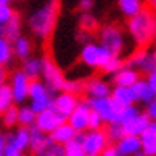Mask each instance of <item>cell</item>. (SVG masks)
I'll return each instance as SVG.
<instances>
[{
    "label": "cell",
    "mask_w": 156,
    "mask_h": 156,
    "mask_svg": "<svg viewBox=\"0 0 156 156\" xmlns=\"http://www.w3.org/2000/svg\"><path fill=\"white\" fill-rule=\"evenodd\" d=\"M58 13H59V2L58 0H49L38 10H35L27 19L30 32L38 40H48L58 23Z\"/></svg>",
    "instance_id": "obj_1"
},
{
    "label": "cell",
    "mask_w": 156,
    "mask_h": 156,
    "mask_svg": "<svg viewBox=\"0 0 156 156\" xmlns=\"http://www.w3.org/2000/svg\"><path fill=\"white\" fill-rule=\"evenodd\" d=\"M127 32L139 48H145L153 41L156 32L154 13L150 8H144L140 13L127 18Z\"/></svg>",
    "instance_id": "obj_2"
},
{
    "label": "cell",
    "mask_w": 156,
    "mask_h": 156,
    "mask_svg": "<svg viewBox=\"0 0 156 156\" xmlns=\"http://www.w3.org/2000/svg\"><path fill=\"white\" fill-rule=\"evenodd\" d=\"M99 41L112 56H121L126 49V40L124 34L118 26L107 24L99 29Z\"/></svg>",
    "instance_id": "obj_3"
},
{
    "label": "cell",
    "mask_w": 156,
    "mask_h": 156,
    "mask_svg": "<svg viewBox=\"0 0 156 156\" xmlns=\"http://www.w3.org/2000/svg\"><path fill=\"white\" fill-rule=\"evenodd\" d=\"M41 76H43V83L46 84L48 91L51 94H58L62 91V84L66 81V76H64L62 70L58 67L51 58H41Z\"/></svg>",
    "instance_id": "obj_4"
},
{
    "label": "cell",
    "mask_w": 156,
    "mask_h": 156,
    "mask_svg": "<svg viewBox=\"0 0 156 156\" xmlns=\"http://www.w3.org/2000/svg\"><path fill=\"white\" fill-rule=\"evenodd\" d=\"M27 97L30 99L29 107L35 113L53 107L54 94L49 93L46 84L43 81H40V80H30V83H29V94H27Z\"/></svg>",
    "instance_id": "obj_5"
},
{
    "label": "cell",
    "mask_w": 156,
    "mask_h": 156,
    "mask_svg": "<svg viewBox=\"0 0 156 156\" xmlns=\"http://www.w3.org/2000/svg\"><path fill=\"white\" fill-rule=\"evenodd\" d=\"M110 56L112 54L102 45L94 43V41H88V43L83 45L80 51V61L88 69H102L105 62L110 59Z\"/></svg>",
    "instance_id": "obj_6"
},
{
    "label": "cell",
    "mask_w": 156,
    "mask_h": 156,
    "mask_svg": "<svg viewBox=\"0 0 156 156\" xmlns=\"http://www.w3.org/2000/svg\"><path fill=\"white\" fill-rule=\"evenodd\" d=\"M124 67H129L134 70H140L144 73H151L156 70V54L154 51L142 48L139 51L132 53L129 58L126 59V62H123Z\"/></svg>",
    "instance_id": "obj_7"
},
{
    "label": "cell",
    "mask_w": 156,
    "mask_h": 156,
    "mask_svg": "<svg viewBox=\"0 0 156 156\" xmlns=\"http://www.w3.org/2000/svg\"><path fill=\"white\" fill-rule=\"evenodd\" d=\"M110 144L108 137L105 131L102 129H94V131H88V132H83V137H81V150L86 156L91 154H99L105 147Z\"/></svg>",
    "instance_id": "obj_8"
},
{
    "label": "cell",
    "mask_w": 156,
    "mask_h": 156,
    "mask_svg": "<svg viewBox=\"0 0 156 156\" xmlns=\"http://www.w3.org/2000/svg\"><path fill=\"white\" fill-rule=\"evenodd\" d=\"M86 102L89 105V108L93 112H96L97 115L101 116V119L104 123H113L115 118H116V115H118V112L121 110V107H118V105L110 99V96L88 99Z\"/></svg>",
    "instance_id": "obj_9"
},
{
    "label": "cell",
    "mask_w": 156,
    "mask_h": 156,
    "mask_svg": "<svg viewBox=\"0 0 156 156\" xmlns=\"http://www.w3.org/2000/svg\"><path fill=\"white\" fill-rule=\"evenodd\" d=\"M67 121L66 118L62 115H59L58 112H56L53 107H49L46 110H41L37 113V116H35V126L38 127L40 131H43L45 134H49L54 127H58L61 123Z\"/></svg>",
    "instance_id": "obj_10"
},
{
    "label": "cell",
    "mask_w": 156,
    "mask_h": 156,
    "mask_svg": "<svg viewBox=\"0 0 156 156\" xmlns=\"http://www.w3.org/2000/svg\"><path fill=\"white\" fill-rule=\"evenodd\" d=\"M29 83H30V80L21 72V70H16V72L11 73L8 86L11 89L13 101L16 104H23L27 99V94H29Z\"/></svg>",
    "instance_id": "obj_11"
},
{
    "label": "cell",
    "mask_w": 156,
    "mask_h": 156,
    "mask_svg": "<svg viewBox=\"0 0 156 156\" xmlns=\"http://www.w3.org/2000/svg\"><path fill=\"white\" fill-rule=\"evenodd\" d=\"M89 105L86 101H80L75 110L67 116V123L73 127L75 132H84L88 131V118H89Z\"/></svg>",
    "instance_id": "obj_12"
},
{
    "label": "cell",
    "mask_w": 156,
    "mask_h": 156,
    "mask_svg": "<svg viewBox=\"0 0 156 156\" xmlns=\"http://www.w3.org/2000/svg\"><path fill=\"white\" fill-rule=\"evenodd\" d=\"M51 144H53V140L49 137V134H45L43 131H40L35 124L29 127V147H27V150L32 154H38L41 151H45Z\"/></svg>",
    "instance_id": "obj_13"
},
{
    "label": "cell",
    "mask_w": 156,
    "mask_h": 156,
    "mask_svg": "<svg viewBox=\"0 0 156 156\" xmlns=\"http://www.w3.org/2000/svg\"><path fill=\"white\" fill-rule=\"evenodd\" d=\"M78 102H80V97L78 96L61 91V93H58L54 96V99H53V108L58 112L59 115H62L64 118L67 119V116L75 110Z\"/></svg>",
    "instance_id": "obj_14"
},
{
    "label": "cell",
    "mask_w": 156,
    "mask_h": 156,
    "mask_svg": "<svg viewBox=\"0 0 156 156\" xmlns=\"http://www.w3.org/2000/svg\"><path fill=\"white\" fill-rule=\"evenodd\" d=\"M110 91H112V86L102 78H91L86 83H83V93L86 94L88 99L107 97L110 96Z\"/></svg>",
    "instance_id": "obj_15"
},
{
    "label": "cell",
    "mask_w": 156,
    "mask_h": 156,
    "mask_svg": "<svg viewBox=\"0 0 156 156\" xmlns=\"http://www.w3.org/2000/svg\"><path fill=\"white\" fill-rule=\"evenodd\" d=\"M140 150L148 156H156V123L150 121L145 131L139 136Z\"/></svg>",
    "instance_id": "obj_16"
},
{
    "label": "cell",
    "mask_w": 156,
    "mask_h": 156,
    "mask_svg": "<svg viewBox=\"0 0 156 156\" xmlns=\"http://www.w3.org/2000/svg\"><path fill=\"white\" fill-rule=\"evenodd\" d=\"M129 89L132 93L134 102H142V104L147 105L148 102L154 101V97H156V93H153V91L150 89V86L147 84V81L142 80V78H139L134 84H131Z\"/></svg>",
    "instance_id": "obj_17"
},
{
    "label": "cell",
    "mask_w": 156,
    "mask_h": 156,
    "mask_svg": "<svg viewBox=\"0 0 156 156\" xmlns=\"http://www.w3.org/2000/svg\"><path fill=\"white\" fill-rule=\"evenodd\" d=\"M113 145H115L119 156H132L140 150V139L139 136H127L126 134Z\"/></svg>",
    "instance_id": "obj_18"
},
{
    "label": "cell",
    "mask_w": 156,
    "mask_h": 156,
    "mask_svg": "<svg viewBox=\"0 0 156 156\" xmlns=\"http://www.w3.org/2000/svg\"><path fill=\"white\" fill-rule=\"evenodd\" d=\"M6 145H10L11 148L24 153L27 150V147H29V127L21 126L13 134L6 136Z\"/></svg>",
    "instance_id": "obj_19"
},
{
    "label": "cell",
    "mask_w": 156,
    "mask_h": 156,
    "mask_svg": "<svg viewBox=\"0 0 156 156\" xmlns=\"http://www.w3.org/2000/svg\"><path fill=\"white\" fill-rule=\"evenodd\" d=\"M151 119L148 118L145 113H139V115H136L132 119H129L127 123L121 124L123 126V131H124V136L127 134V136H140L142 132L145 131V127L150 124Z\"/></svg>",
    "instance_id": "obj_20"
},
{
    "label": "cell",
    "mask_w": 156,
    "mask_h": 156,
    "mask_svg": "<svg viewBox=\"0 0 156 156\" xmlns=\"http://www.w3.org/2000/svg\"><path fill=\"white\" fill-rule=\"evenodd\" d=\"M140 78L139 72L134 69H129V67H121L118 72L113 73V83L115 86H124V88H129L131 84H134L137 80Z\"/></svg>",
    "instance_id": "obj_21"
},
{
    "label": "cell",
    "mask_w": 156,
    "mask_h": 156,
    "mask_svg": "<svg viewBox=\"0 0 156 156\" xmlns=\"http://www.w3.org/2000/svg\"><path fill=\"white\" fill-rule=\"evenodd\" d=\"M75 131H73V127L70 126L67 121H64L61 123L58 127H54V129L49 132V137H51V140L54 142V144H59V145H64V144H67L69 140H72L75 137Z\"/></svg>",
    "instance_id": "obj_22"
},
{
    "label": "cell",
    "mask_w": 156,
    "mask_h": 156,
    "mask_svg": "<svg viewBox=\"0 0 156 156\" xmlns=\"http://www.w3.org/2000/svg\"><path fill=\"white\" fill-rule=\"evenodd\" d=\"M110 99L115 102L118 107H129V105H134V97L129 88H124V86H115L112 88L110 91Z\"/></svg>",
    "instance_id": "obj_23"
},
{
    "label": "cell",
    "mask_w": 156,
    "mask_h": 156,
    "mask_svg": "<svg viewBox=\"0 0 156 156\" xmlns=\"http://www.w3.org/2000/svg\"><path fill=\"white\" fill-rule=\"evenodd\" d=\"M11 48H13V56L18 58L19 61H24L27 58H30L32 54V43L27 37L19 35L16 40L11 41Z\"/></svg>",
    "instance_id": "obj_24"
},
{
    "label": "cell",
    "mask_w": 156,
    "mask_h": 156,
    "mask_svg": "<svg viewBox=\"0 0 156 156\" xmlns=\"http://www.w3.org/2000/svg\"><path fill=\"white\" fill-rule=\"evenodd\" d=\"M23 72L29 80H37L41 73V58H27L23 61Z\"/></svg>",
    "instance_id": "obj_25"
},
{
    "label": "cell",
    "mask_w": 156,
    "mask_h": 156,
    "mask_svg": "<svg viewBox=\"0 0 156 156\" xmlns=\"http://www.w3.org/2000/svg\"><path fill=\"white\" fill-rule=\"evenodd\" d=\"M145 3V0H118V8L123 13V16L131 18L144 10Z\"/></svg>",
    "instance_id": "obj_26"
},
{
    "label": "cell",
    "mask_w": 156,
    "mask_h": 156,
    "mask_svg": "<svg viewBox=\"0 0 156 156\" xmlns=\"http://www.w3.org/2000/svg\"><path fill=\"white\" fill-rule=\"evenodd\" d=\"M19 35H21V16L15 11V15L11 16V19L3 26V35L2 37H5L8 41H13V40H16Z\"/></svg>",
    "instance_id": "obj_27"
},
{
    "label": "cell",
    "mask_w": 156,
    "mask_h": 156,
    "mask_svg": "<svg viewBox=\"0 0 156 156\" xmlns=\"http://www.w3.org/2000/svg\"><path fill=\"white\" fill-rule=\"evenodd\" d=\"M35 113L29 105H23L21 108H18V124L23 127H30L35 123Z\"/></svg>",
    "instance_id": "obj_28"
},
{
    "label": "cell",
    "mask_w": 156,
    "mask_h": 156,
    "mask_svg": "<svg viewBox=\"0 0 156 156\" xmlns=\"http://www.w3.org/2000/svg\"><path fill=\"white\" fill-rule=\"evenodd\" d=\"M13 61V48L11 41H8L5 37H0V66H8Z\"/></svg>",
    "instance_id": "obj_29"
},
{
    "label": "cell",
    "mask_w": 156,
    "mask_h": 156,
    "mask_svg": "<svg viewBox=\"0 0 156 156\" xmlns=\"http://www.w3.org/2000/svg\"><path fill=\"white\" fill-rule=\"evenodd\" d=\"M140 113V110L136 107V105H129V107H123L121 110L118 112V115H116V118H115V121L113 123H119V124H124V123H127L129 119H132L136 115H139Z\"/></svg>",
    "instance_id": "obj_30"
},
{
    "label": "cell",
    "mask_w": 156,
    "mask_h": 156,
    "mask_svg": "<svg viewBox=\"0 0 156 156\" xmlns=\"http://www.w3.org/2000/svg\"><path fill=\"white\" fill-rule=\"evenodd\" d=\"M13 104H15V101H13V94H11L10 86L8 84H2L0 86V113H3Z\"/></svg>",
    "instance_id": "obj_31"
},
{
    "label": "cell",
    "mask_w": 156,
    "mask_h": 156,
    "mask_svg": "<svg viewBox=\"0 0 156 156\" xmlns=\"http://www.w3.org/2000/svg\"><path fill=\"white\" fill-rule=\"evenodd\" d=\"M62 91L78 96L80 93H83V81L76 80V78H66V81L62 84Z\"/></svg>",
    "instance_id": "obj_32"
},
{
    "label": "cell",
    "mask_w": 156,
    "mask_h": 156,
    "mask_svg": "<svg viewBox=\"0 0 156 156\" xmlns=\"http://www.w3.org/2000/svg\"><path fill=\"white\" fill-rule=\"evenodd\" d=\"M105 134H107L110 144H115V142H118L124 136V131H123V126L119 123H108V129L105 131Z\"/></svg>",
    "instance_id": "obj_33"
},
{
    "label": "cell",
    "mask_w": 156,
    "mask_h": 156,
    "mask_svg": "<svg viewBox=\"0 0 156 156\" xmlns=\"http://www.w3.org/2000/svg\"><path fill=\"white\" fill-rule=\"evenodd\" d=\"M2 115H3L2 121L6 127H13L15 124H18V107L16 105H10Z\"/></svg>",
    "instance_id": "obj_34"
},
{
    "label": "cell",
    "mask_w": 156,
    "mask_h": 156,
    "mask_svg": "<svg viewBox=\"0 0 156 156\" xmlns=\"http://www.w3.org/2000/svg\"><path fill=\"white\" fill-rule=\"evenodd\" d=\"M123 67V59L121 56H110V59L105 62V66L102 67V70L108 75H113L115 72H118Z\"/></svg>",
    "instance_id": "obj_35"
},
{
    "label": "cell",
    "mask_w": 156,
    "mask_h": 156,
    "mask_svg": "<svg viewBox=\"0 0 156 156\" xmlns=\"http://www.w3.org/2000/svg\"><path fill=\"white\" fill-rule=\"evenodd\" d=\"M80 27L83 30H93V29H96L97 27V19H96V16H93L91 15V11H88V13H83V15L80 16Z\"/></svg>",
    "instance_id": "obj_36"
},
{
    "label": "cell",
    "mask_w": 156,
    "mask_h": 156,
    "mask_svg": "<svg viewBox=\"0 0 156 156\" xmlns=\"http://www.w3.org/2000/svg\"><path fill=\"white\" fill-rule=\"evenodd\" d=\"M13 15H15V10L11 8L10 3H0V24L5 26Z\"/></svg>",
    "instance_id": "obj_37"
},
{
    "label": "cell",
    "mask_w": 156,
    "mask_h": 156,
    "mask_svg": "<svg viewBox=\"0 0 156 156\" xmlns=\"http://www.w3.org/2000/svg\"><path fill=\"white\" fill-rule=\"evenodd\" d=\"M102 124H104V121L101 119V116H99L96 112L91 110L89 112V118H88V129H91V131L102 129Z\"/></svg>",
    "instance_id": "obj_38"
},
{
    "label": "cell",
    "mask_w": 156,
    "mask_h": 156,
    "mask_svg": "<svg viewBox=\"0 0 156 156\" xmlns=\"http://www.w3.org/2000/svg\"><path fill=\"white\" fill-rule=\"evenodd\" d=\"M94 0H78V8H80L83 13H88L94 8Z\"/></svg>",
    "instance_id": "obj_39"
},
{
    "label": "cell",
    "mask_w": 156,
    "mask_h": 156,
    "mask_svg": "<svg viewBox=\"0 0 156 156\" xmlns=\"http://www.w3.org/2000/svg\"><path fill=\"white\" fill-rule=\"evenodd\" d=\"M145 115L151 119V121H154L156 118V101H151L147 104V110H145Z\"/></svg>",
    "instance_id": "obj_40"
},
{
    "label": "cell",
    "mask_w": 156,
    "mask_h": 156,
    "mask_svg": "<svg viewBox=\"0 0 156 156\" xmlns=\"http://www.w3.org/2000/svg\"><path fill=\"white\" fill-rule=\"evenodd\" d=\"M147 84L150 86V89L153 91V93H156V70L151 73H147V78H145Z\"/></svg>",
    "instance_id": "obj_41"
},
{
    "label": "cell",
    "mask_w": 156,
    "mask_h": 156,
    "mask_svg": "<svg viewBox=\"0 0 156 156\" xmlns=\"http://www.w3.org/2000/svg\"><path fill=\"white\" fill-rule=\"evenodd\" d=\"M99 156H119L118 154V151H116V148H115V145H112V144H108L107 147L104 148V150L99 153Z\"/></svg>",
    "instance_id": "obj_42"
},
{
    "label": "cell",
    "mask_w": 156,
    "mask_h": 156,
    "mask_svg": "<svg viewBox=\"0 0 156 156\" xmlns=\"http://www.w3.org/2000/svg\"><path fill=\"white\" fill-rule=\"evenodd\" d=\"M3 156H24V154L21 153V151H18V150H15V148H11L10 145H5Z\"/></svg>",
    "instance_id": "obj_43"
},
{
    "label": "cell",
    "mask_w": 156,
    "mask_h": 156,
    "mask_svg": "<svg viewBox=\"0 0 156 156\" xmlns=\"http://www.w3.org/2000/svg\"><path fill=\"white\" fill-rule=\"evenodd\" d=\"M5 145H6V136L0 132V154L3 153V148H5Z\"/></svg>",
    "instance_id": "obj_44"
},
{
    "label": "cell",
    "mask_w": 156,
    "mask_h": 156,
    "mask_svg": "<svg viewBox=\"0 0 156 156\" xmlns=\"http://www.w3.org/2000/svg\"><path fill=\"white\" fill-rule=\"evenodd\" d=\"M5 80H6V72H5V67L0 66V86L5 84Z\"/></svg>",
    "instance_id": "obj_45"
},
{
    "label": "cell",
    "mask_w": 156,
    "mask_h": 156,
    "mask_svg": "<svg viewBox=\"0 0 156 156\" xmlns=\"http://www.w3.org/2000/svg\"><path fill=\"white\" fill-rule=\"evenodd\" d=\"M132 156H148V154H145V153L142 151V150H139V151H137L136 154H132Z\"/></svg>",
    "instance_id": "obj_46"
},
{
    "label": "cell",
    "mask_w": 156,
    "mask_h": 156,
    "mask_svg": "<svg viewBox=\"0 0 156 156\" xmlns=\"http://www.w3.org/2000/svg\"><path fill=\"white\" fill-rule=\"evenodd\" d=\"M154 2H156V0H148V5H150V6H153V8H154Z\"/></svg>",
    "instance_id": "obj_47"
},
{
    "label": "cell",
    "mask_w": 156,
    "mask_h": 156,
    "mask_svg": "<svg viewBox=\"0 0 156 156\" xmlns=\"http://www.w3.org/2000/svg\"><path fill=\"white\" fill-rule=\"evenodd\" d=\"M13 0H0V3H11Z\"/></svg>",
    "instance_id": "obj_48"
},
{
    "label": "cell",
    "mask_w": 156,
    "mask_h": 156,
    "mask_svg": "<svg viewBox=\"0 0 156 156\" xmlns=\"http://www.w3.org/2000/svg\"><path fill=\"white\" fill-rule=\"evenodd\" d=\"M2 35H3V26L0 24V37H2Z\"/></svg>",
    "instance_id": "obj_49"
},
{
    "label": "cell",
    "mask_w": 156,
    "mask_h": 156,
    "mask_svg": "<svg viewBox=\"0 0 156 156\" xmlns=\"http://www.w3.org/2000/svg\"><path fill=\"white\" fill-rule=\"evenodd\" d=\"M91 156H99V154H91Z\"/></svg>",
    "instance_id": "obj_50"
},
{
    "label": "cell",
    "mask_w": 156,
    "mask_h": 156,
    "mask_svg": "<svg viewBox=\"0 0 156 156\" xmlns=\"http://www.w3.org/2000/svg\"><path fill=\"white\" fill-rule=\"evenodd\" d=\"M59 156H66V154H64V153H62V154H59Z\"/></svg>",
    "instance_id": "obj_51"
}]
</instances>
